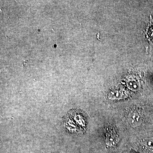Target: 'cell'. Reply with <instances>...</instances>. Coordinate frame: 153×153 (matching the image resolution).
Segmentation results:
<instances>
[{"mask_svg": "<svg viewBox=\"0 0 153 153\" xmlns=\"http://www.w3.org/2000/svg\"><path fill=\"white\" fill-rule=\"evenodd\" d=\"M119 141V137L114 131H109L106 134L105 143L110 147H113Z\"/></svg>", "mask_w": 153, "mask_h": 153, "instance_id": "cell-1", "label": "cell"}, {"mask_svg": "<svg viewBox=\"0 0 153 153\" xmlns=\"http://www.w3.org/2000/svg\"><path fill=\"white\" fill-rule=\"evenodd\" d=\"M140 117L139 114L137 112H131L128 116L129 123L134 127L139 125L140 123Z\"/></svg>", "mask_w": 153, "mask_h": 153, "instance_id": "cell-2", "label": "cell"}, {"mask_svg": "<svg viewBox=\"0 0 153 153\" xmlns=\"http://www.w3.org/2000/svg\"><path fill=\"white\" fill-rule=\"evenodd\" d=\"M145 143L149 146H153V141L152 140H146L145 141Z\"/></svg>", "mask_w": 153, "mask_h": 153, "instance_id": "cell-3", "label": "cell"}]
</instances>
